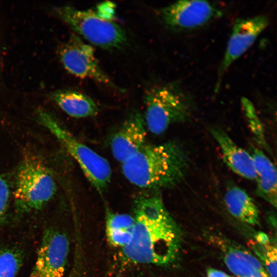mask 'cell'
I'll return each mask as SVG.
<instances>
[{
  "mask_svg": "<svg viewBox=\"0 0 277 277\" xmlns=\"http://www.w3.org/2000/svg\"><path fill=\"white\" fill-rule=\"evenodd\" d=\"M134 227L129 243L121 249L125 265L167 266L178 259L182 242L179 227L166 209L162 197L143 194L135 201Z\"/></svg>",
  "mask_w": 277,
  "mask_h": 277,
  "instance_id": "obj_1",
  "label": "cell"
},
{
  "mask_svg": "<svg viewBox=\"0 0 277 277\" xmlns=\"http://www.w3.org/2000/svg\"><path fill=\"white\" fill-rule=\"evenodd\" d=\"M189 160L182 147L175 141L146 145L122 164V171L131 184L142 188H169L183 180Z\"/></svg>",
  "mask_w": 277,
  "mask_h": 277,
  "instance_id": "obj_2",
  "label": "cell"
},
{
  "mask_svg": "<svg viewBox=\"0 0 277 277\" xmlns=\"http://www.w3.org/2000/svg\"><path fill=\"white\" fill-rule=\"evenodd\" d=\"M144 103L146 127L155 135L162 134L173 124L185 121L191 112L190 98L172 84L150 88L145 95Z\"/></svg>",
  "mask_w": 277,
  "mask_h": 277,
  "instance_id": "obj_3",
  "label": "cell"
},
{
  "mask_svg": "<svg viewBox=\"0 0 277 277\" xmlns=\"http://www.w3.org/2000/svg\"><path fill=\"white\" fill-rule=\"evenodd\" d=\"M37 115L40 123L57 138L76 161L93 187L100 193L104 192L112 175L108 161L76 139L46 111L39 110Z\"/></svg>",
  "mask_w": 277,
  "mask_h": 277,
  "instance_id": "obj_4",
  "label": "cell"
},
{
  "mask_svg": "<svg viewBox=\"0 0 277 277\" xmlns=\"http://www.w3.org/2000/svg\"><path fill=\"white\" fill-rule=\"evenodd\" d=\"M59 17L91 44L104 49H120L127 43L125 30L93 10H80L69 6L55 9Z\"/></svg>",
  "mask_w": 277,
  "mask_h": 277,
  "instance_id": "obj_5",
  "label": "cell"
},
{
  "mask_svg": "<svg viewBox=\"0 0 277 277\" xmlns=\"http://www.w3.org/2000/svg\"><path fill=\"white\" fill-rule=\"evenodd\" d=\"M56 184L50 170L35 157H26L20 165L14 197L22 211L42 208L54 195Z\"/></svg>",
  "mask_w": 277,
  "mask_h": 277,
  "instance_id": "obj_6",
  "label": "cell"
},
{
  "mask_svg": "<svg viewBox=\"0 0 277 277\" xmlns=\"http://www.w3.org/2000/svg\"><path fill=\"white\" fill-rule=\"evenodd\" d=\"M60 57L64 68L71 74L118 89L101 68L93 47L76 35H72L62 47Z\"/></svg>",
  "mask_w": 277,
  "mask_h": 277,
  "instance_id": "obj_7",
  "label": "cell"
},
{
  "mask_svg": "<svg viewBox=\"0 0 277 277\" xmlns=\"http://www.w3.org/2000/svg\"><path fill=\"white\" fill-rule=\"evenodd\" d=\"M268 24V19L264 15L235 21L219 69L215 93L219 91L223 77L227 70L252 45Z\"/></svg>",
  "mask_w": 277,
  "mask_h": 277,
  "instance_id": "obj_8",
  "label": "cell"
},
{
  "mask_svg": "<svg viewBox=\"0 0 277 277\" xmlns=\"http://www.w3.org/2000/svg\"><path fill=\"white\" fill-rule=\"evenodd\" d=\"M69 247L68 238L64 232L53 228L46 230L29 277H63Z\"/></svg>",
  "mask_w": 277,
  "mask_h": 277,
  "instance_id": "obj_9",
  "label": "cell"
},
{
  "mask_svg": "<svg viewBox=\"0 0 277 277\" xmlns=\"http://www.w3.org/2000/svg\"><path fill=\"white\" fill-rule=\"evenodd\" d=\"M221 14L213 5L204 1H180L160 10L164 24L173 30H189L206 25Z\"/></svg>",
  "mask_w": 277,
  "mask_h": 277,
  "instance_id": "obj_10",
  "label": "cell"
},
{
  "mask_svg": "<svg viewBox=\"0 0 277 277\" xmlns=\"http://www.w3.org/2000/svg\"><path fill=\"white\" fill-rule=\"evenodd\" d=\"M227 268L239 277H270L260 261L245 248L219 234L210 236Z\"/></svg>",
  "mask_w": 277,
  "mask_h": 277,
  "instance_id": "obj_11",
  "label": "cell"
},
{
  "mask_svg": "<svg viewBox=\"0 0 277 277\" xmlns=\"http://www.w3.org/2000/svg\"><path fill=\"white\" fill-rule=\"evenodd\" d=\"M146 128L140 113L129 116L111 140V150L116 160L123 164L140 150L145 144Z\"/></svg>",
  "mask_w": 277,
  "mask_h": 277,
  "instance_id": "obj_12",
  "label": "cell"
},
{
  "mask_svg": "<svg viewBox=\"0 0 277 277\" xmlns=\"http://www.w3.org/2000/svg\"><path fill=\"white\" fill-rule=\"evenodd\" d=\"M210 132L218 144L227 166L243 177L256 180L257 174L250 153L236 145L223 129L212 127Z\"/></svg>",
  "mask_w": 277,
  "mask_h": 277,
  "instance_id": "obj_13",
  "label": "cell"
},
{
  "mask_svg": "<svg viewBox=\"0 0 277 277\" xmlns=\"http://www.w3.org/2000/svg\"><path fill=\"white\" fill-rule=\"evenodd\" d=\"M52 98L62 110L73 117H92L97 115L99 111L93 100L77 91L58 90L52 94Z\"/></svg>",
  "mask_w": 277,
  "mask_h": 277,
  "instance_id": "obj_14",
  "label": "cell"
},
{
  "mask_svg": "<svg viewBox=\"0 0 277 277\" xmlns=\"http://www.w3.org/2000/svg\"><path fill=\"white\" fill-rule=\"evenodd\" d=\"M224 202L229 213L239 220L249 225H259V211L252 199L237 186L228 188Z\"/></svg>",
  "mask_w": 277,
  "mask_h": 277,
  "instance_id": "obj_15",
  "label": "cell"
},
{
  "mask_svg": "<svg viewBox=\"0 0 277 277\" xmlns=\"http://www.w3.org/2000/svg\"><path fill=\"white\" fill-rule=\"evenodd\" d=\"M105 225L106 237L110 245L122 249L129 243L134 227L133 216L107 209Z\"/></svg>",
  "mask_w": 277,
  "mask_h": 277,
  "instance_id": "obj_16",
  "label": "cell"
},
{
  "mask_svg": "<svg viewBox=\"0 0 277 277\" xmlns=\"http://www.w3.org/2000/svg\"><path fill=\"white\" fill-rule=\"evenodd\" d=\"M252 248L270 277H276L277 250L266 234H256L255 241L251 242Z\"/></svg>",
  "mask_w": 277,
  "mask_h": 277,
  "instance_id": "obj_17",
  "label": "cell"
},
{
  "mask_svg": "<svg viewBox=\"0 0 277 277\" xmlns=\"http://www.w3.org/2000/svg\"><path fill=\"white\" fill-rule=\"evenodd\" d=\"M251 151L250 153L257 174V184L276 186V170L273 164L260 149L252 146Z\"/></svg>",
  "mask_w": 277,
  "mask_h": 277,
  "instance_id": "obj_18",
  "label": "cell"
},
{
  "mask_svg": "<svg viewBox=\"0 0 277 277\" xmlns=\"http://www.w3.org/2000/svg\"><path fill=\"white\" fill-rule=\"evenodd\" d=\"M19 253L12 249L0 251V277H15L22 265Z\"/></svg>",
  "mask_w": 277,
  "mask_h": 277,
  "instance_id": "obj_19",
  "label": "cell"
},
{
  "mask_svg": "<svg viewBox=\"0 0 277 277\" xmlns=\"http://www.w3.org/2000/svg\"><path fill=\"white\" fill-rule=\"evenodd\" d=\"M242 105L249 126L258 142L267 147L263 126L253 104L249 100L244 97L242 99Z\"/></svg>",
  "mask_w": 277,
  "mask_h": 277,
  "instance_id": "obj_20",
  "label": "cell"
},
{
  "mask_svg": "<svg viewBox=\"0 0 277 277\" xmlns=\"http://www.w3.org/2000/svg\"><path fill=\"white\" fill-rule=\"evenodd\" d=\"M10 196L9 186L6 180L0 175V224L6 213Z\"/></svg>",
  "mask_w": 277,
  "mask_h": 277,
  "instance_id": "obj_21",
  "label": "cell"
},
{
  "mask_svg": "<svg viewBox=\"0 0 277 277\" xmlns=\"http://www.w3.org/2000/svg\"><path fill=\"white\" fill-rule=\"evenodd\" d=\"M115 5L110 2L101 3L96 7L95 11L102 17L110 21H113Z\"/></svg>",
  "mask_w": 277,
  "mask_h": 277,
  "instance_id": "obj_22",
  "label": "cell"
},
{
  "mask_svg": "<svg viewBox=\"0 0 277 277\" xmlns=\"http://www.w3.org/2000/svg\"><path fill=\"white\" fill-rule=\"evenodd\" d=\"M75 256L73 266L66 277H87L84 270L80 254L76 252Z\"/></svg>",
  "mask_w": 277,
  "mask_h": 277,
  "instance_id": "obj_23",
  "label": "cell"
},
{
  "mask_svg": "<svg viewBox=\"0 0 277 277\" xmlns=\"http://www.w3.org/2000/svg\"><path fill=\"white\" fill-rule=\"evenodd\" d=\"M207 277H230L224 272L213 268H208L207 272Z\"/></svg>",
  "mask_w": 277,
  "mask_h": 277,
  "instance_id": "obj_24",
  "label": "cell"
},
{
  "mask_svg": "<svg viewBox=\"0 0 277 277\" xmlns=\"http://www.w3.org/2000/svg\"><path fill=\"white\" fill-rule=\"evenodd\" d=\"M230 277H231V276H230Z\"/></svg>",
  "mask_w": 277,
  "mask_h": 277,
  "instance_id": "obj_25",
  "label": "cell"
}]
</instances>
